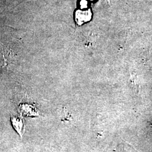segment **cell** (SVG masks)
Masks as SVG:
<instances>
[{
  "instance_id": "1",
  "label": "cell",
  "mask_w": 152,
  "mask_h": 152,
  "mask_svg": "<svg viewBox=\"0 0 152 152\" xmlns=\"http://www.w3.org/2000/svg\"><path fill=\"white\" fill-rule=\"evenodd\" d=\"M11 122L14 129L20 137H22L25 129L24 122L23 120L15 117H12L11 118Z\"/></svg>"
},
{
  "instance_id": "2",
  "label": "cell",
  "mask_w": 152,
  "mask_h": 152,
  "mask_svg": "<svg viewBox=\"0 0 152 152\" xmlns=\"http://www.w3.org/2000/svg\"><path fill=\"white\" fill-rule=\"evenodd\" d=\"M91 18V12L88 10H77L76 12V22L78 24H82L90 20Z\"/></svg>"
}]
</instances>
